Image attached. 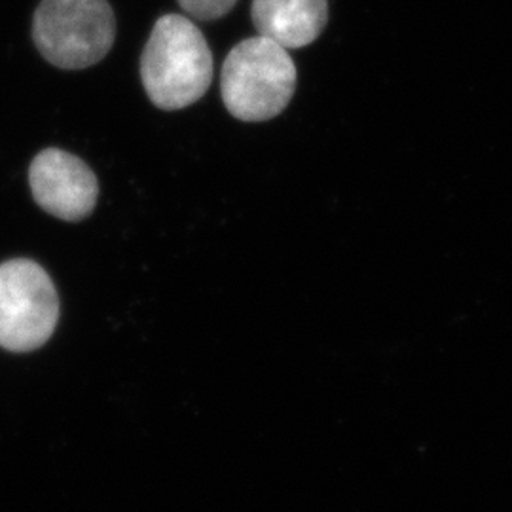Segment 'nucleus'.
Segmentation results:
<instances>
[{"label":"nucleus","instance_id":"obj_2","mask_svg":"<svg viewBox=\"0 0 512 512\" xmlns=\"http://www.w3.org/2000/svg\"><path fill=\"white\" fill-rule=\"evenodd\" d=\"M294 88L296 65L289 50L262 35L239 42L222 65V101L243 122L272 120L291 103Z\"/></svg>","mask_w":512,"mask_h":512},{"label":"nucleus","instance_id":"obj_7","mask_svg":"<svg viewBox=\"0 0 512 512\" xmlns=\"http://www.w3.org/2000/svg\"><path fill=\"white\" fill-rule=\"evenodd\" d=\"M186 16L202 21H215L232 12L238 0H177Z\"/></svg>","mask_w":512,"mask_h":512},{"label":"nucleus","instance_id":"obj_1","mask_svg":"<svg viewBox=\"0 0 512 512\" xmlns=\"http://www.w3.org/2000/svg\"><path fill=\"white\" fill-rule=\"evenodd\" d=\"M141 80L160 109H184L202 99L213 80V54L192 19L165 14L156 21L141 57Z\"/></svg>","mask_w":512,"mask_h":512},{"label":"nucleus","instance_id":"obj_6","mask_svg":"<svg viewBox=\"0 0 512 512\" xmlns=\"http://www.w3.org/2000/svg\"><path fill=\"white\" fill-rule=\"evenodd\" d=\"M251 18L258 35L287 50L306 48L329 21V0H253Z\"/></svg>","mask_w":512,"mask_h":512},{"label":"nucleus","instance_id":"obj_4","mask_svg":"<svg viewBox=\"0 0 512 512\" xmlns=\"http://www.w3.org/2000/svg\"><path fill=\"white\" fill-rule=\"evenodd\" d=\"M59 321V296L48 272L33 260L0 264V348H42Z\"/></svg>","mask_w":512,"mask_h":512},{"label":"nucleus","instance_id":"obj_5","mask_svg":"<svg viewBox=\"0 0 512 512\" xmlns=\"http://www.w3.org/2000/svg\"><path fill=\"white\" fill-rule=\"evenodd\" d=\"M29 183L35 202L57 219L78 222L95 209L99 194L95 173L65 150L48 148L35 156Z\"/></svg>","mask_w":512,"mask_h":512},{"label":"nucleus","instance_id":"obj_3","mask_svg":"<svg viewBox=\"0 0 512 512\" xmlns=\"http://www.w3.org/2000/svg\"><path fill=\"white\" fill-rule=\"evenodd\" d=\"M116 19L107 0H42L33 18V40L59 69L80 71L109 54Z\"/></svg>","mask_w":512,"mask_h":512}]
</instances>
